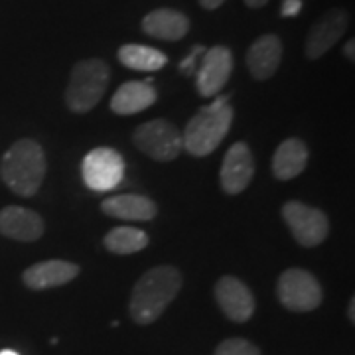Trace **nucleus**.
Returning <instances> with one entry per match:
<instances>
[{
  "instance_id": "b1692460",
  "label": "nucleus",
  "mask_w": 355,
  "mask_h": 355,
  "mask_svg": "<svg viewBox=\"0 0 355 355\" xmlns=\"http://www.w3.org/2000/svg\"><path fill=\"white\" fill-rule=\"evenodd\" d=\"M302 10V0H282V8L280 12L284 18H292Z\"/></svg>"
},
{
  "instance_id": "20e7f679",
  "label": "nucleus",
  "mask_w": 355,
  "mask_h": 355,
  "mask_svg": "<svg viewBox=\"0 0 355 355\" xmlns=\"http://www.w3.org/2000/svg\"><path fill=\"white\" fill-rule=\"evenodd\" d=\"M111 83V67L99 58L81 60L73 65L65 89V105L71 113L83 114L95 109Z\"/></svg>"
},
{
  "instance_id": "c85d7f7f",
  "label": "nucleus",
  "mask_w": 355,
  "mask_h": 355,
  "mask_svg": "<svg viewBox=\"0 0 355 355\" xmlns=\"http://www.w3.org/2000/svg\"><path fill=\"white\" fill-rule=\"evenodd\" d=\"M0 355H20V354H16L14 349H2V352H0Z\"/></svg>"
},
{
  "instance_id": "5701e85b",
  "label": "nucleus",
  "mask_w": 355,
  "mask_h": 355,
  "mask_svg": "<svg viewBox=\"0 0 355 355\" xmlns=\"http://www.w3.org/2000/svg\"><path fill=\"white\" fill-rule=\"evenodd\" d=\"M200 53H205L202 46H196L191 53L188 58H184V62L180 64V71L184 73V76H191V73H196V58L200 55Z\"/></svg>"
},
{
  "instance_id": "aec40b11",
  "label": "nucleus",
  "mask_w": 355,
  "mask_h": 355,
  "mask_svg": "<svg viewBox=\"0 0 355 355\" xmlns=\"http://www.w3.org/2000/svg\"><path fill=\"white\" fill-rule=\"evenodd\" d=\"M119 62L135 71H158L168 64V58L156 48L140 46V44H125L119 50Z\"/></svg>"
},
{
  "instance_id": "0eeeda50",
  "label": "nucleus",
  "mask_w": 355,
  "mask_h": 355,
  "mask_svg": "<svg viewBox=\"0 0 355 355\" xmlns=\"http://www.w3.org/2000/svg\"><path fill=\"white\" fill-rule=\"evenodd\" d=\"M282 219L291 229L294 241L306 249L318 247L320 243L326 241V237L330 233L328 216L322 209L310 207L302 202L284 203Z\"/></svg>"
},
{
  "instance_id": "4468645a",
  "label": "nucleus",
  "mask_w": 355,
  "mask_h": 355,
  "mask_svg": "<svg viewBox=\"0 0 355 355\" xmlns=\"http://www.w3.org/2000/svg\"><path fill=\"white\" fill-rule=\"evenodd\" d=\"M79 272L81 268L76 263L51 259V261H42V263L28 266L22 275V280L30 291H48V288H58L71 282Z\"/></svg>"
},
{
  "instance_id": "f3484780",
  "label": "nucleus",
  "mask_w": 355,
  "mask_h": 355,
  "mask_svg": "<svg viewBox=\"0 0 355 355\" xmlns=\"http://www.w3.org/2000/svg\"><path fill=\"white\" fill-rule=\"evenodd\" d=\"M142 30L146 36L164 42H178L190 30L188 16L172 8H156L142 18Z\"/></svg>"
},
{
  "instance_id": "9b49d317",
  "label": "nucleus",
  "mask_w": 355,
  "mask_h": 355,
  "mask_svg": "<svg viewBox=\"0 0 355 355\" xmlns=\"http://www.w3.org/2000/svg\"><path fill=\"white\" fill-rule=\"evenodd\" d=\"M216 300L221 312L231 320L243 324L254 314V296L249 286L237 277H221L216 282Z\"/></svg>"
},
{
  "instance_id": "dca6fc26",
  "label": "nucleus",
  "mask_w": 355,
  "mask_h": 355,
  "mask_svg": "<svg viewBox=\"0 0 355 355\" xmlns=\"http://www.w3.org/2000/svg\"><path fill=\"white\" fill-rule=\"evenodd\" d=\"M158 99L156 89L148 81H127L111 97V111L121 116L137 114L153 107Z\"/></svg>"
},
{
  "instance_id": "412c9836",
  "label": "nucleus",
  "mask_w": 355,
  "mask_h": 355,
  "mask_svg": "<svg viewBox=\"0 0 355 355\" xmlns=\"http://www.w3.org/2000/svg\"><path fill=\"white\" fill-rule=\"evenodd\" d=\"M105 249L113 254H132L146 249L148 235L137 227H114L105 235Z\"/></svg>"
},
{
  "instance_id": "7ed1b4c3",
  "label": "nucleus",
  "mask_w": 355,
  "mask_h": 355,
  "mask_svg": "<svg viewBox=\"0 0 355 355\" xmlns=\"http://www.w3.org/2000/svg\"><path fill=\"white\" fill-rule=\"evenodd\" d=\"M231 125L233 107L229 105V97H217L211 105L202 107L188 121L186 130L182 135V144L191 156L203 158L221 144V140L227 137Z\"/></svg>"
},
{
  "instance_id": "4be33fe9",
  "label": "nucleus",
  "mask_w": 355,
  "mask_h": 355,
  "mask_svg": "<svg viewBox=\"0 0 355 355\" xmlns=\"http://www.w3.org/2000/svg\"><path fill=\"white\" fill-rule=\"evenodd\" d=\"M216 355H261V352L254 343L243 338H231L217 345Z\"/></svg>"
},
{
  "instance_id": "423d86ee",
  "label": "nucleus",
  "mask_w": 355,
  "mask_h": 355,
  "mask_svg": "<svg viewBox=\"0 0 355 355\" xmlns=\"http://www.w3.org/2000/svg\"><path fill=\"white\" fill-rule=\"evenodd\" d=\"M277 296L291 312H312L322 304V288L312 272L304 268H288L279 277Z\"/></svg>"
},
{
  "instance_id": "6e6552de",
  "label": "nucleus",
  "mask_w": 355,
  "mask_h": 355,
  "mask_svg": "<svg viewBox=\"0 0 355 355\" xmlns=\"http://www.w3.org/2000/svg\"><path fill=\"white\" fill-rule=\"evenodd\" d=\"M81 176L89 190L111 191L125 178V160L114 148L99 146L83 158Z\"/></svg>"
},
{
  "instance_id": "6ab92c4d",
  "label": "nucleus",
  "mask_w": 355,
  "mask_h": 355,
  "mask_svg": "<svg viewBox=\"0 0 355 355\" xmlns=\"http://www.w3.org/2000/svg\"><path fill=\"white\" fill-rule=\"evenodd\" d=\"M308 164V148L302 140L286 139L282 140L272 156V174L277 180H292L300 176Z\"/></svg>"
},
{
  "instance_id": "cd10ccee",
  "label": "nucleus",
  "mask_w": 355,
  "mask_h": 355,
  "mask_svg": "<svg viewBox=\"0 0 355 355\" xmlns=\"http://www.w3.org/2000/svg\"><path fill=\"white\" fill-rule=\"evenodd\" d=\"M349 320H352V322H355V300L354 298L349 300Z\"/></svg>"
},
{
  "instance_id": "9d476101",
  "label": "nucleus",
  "mask_w": 355,
  "mask_h": 355,
  "mask_svg": "<svg viewBox=\"0 0 355 355\" xmlns=\"http://www.w3.org/2000/svg\"><path fill=\"white\" fill-rule=\"evenodd\" d=\"M254 176L253 153L247 142H235L225 154L219 170L221 190L229 196H237L249 188Z\"/></svg>"
},
{
  "instance_id": "f257e3e1",
  "label": "nucleus",
  "mask_w": 355,
  "mask_h": 355,
  "mask_svg": "<svg viewBox=\"0 0 355 355\" xmlns=\"http://www.w3.org/2000/svg\"><path fill=\"white\" fill-rule=\"evenodd\" d=\"M182 288V275L176 266L160 265L146 270L135 284L130 294V318L140 324H153L174 302Z\"/></svg>"
},
{
  "instance_id": "f03ea898",
  "label": "nucleus",
  "mask_w": 355,
  "mask_h": 355,
  "mask_svg": "<svg viewBox=\"0 0 355 355\" xmlns=\"http://www.w3.org/2000/svg\"><path fill=\"white\" fill-rule=\"evenodd\" d=\"M0 178L16 196H36L46 178V154L42 144L32 139L16 140L2 156Z\"/></svg>"
},
{
  "instance_id": "a211bd4d",
  "label": "nucleus",
  "mask_w": 355,
  "mask_h": 355,
  "mask_svg": "<svg viewBox=\"0 0 355 355\" xmlns=\"http://www.w3.org/2000/svg\"><path fill=\"white\" fill-rule=\"evenodd\" d=\"M103 214L125 221H153L158 214V205L139 193H121L101 203Z\"/></svg>"
},
{
  "instance_id": "2eb2a0df",
  "label": "nucleus",
  "mask_w": 355,
  "mask_h": 355,
  "mask_svg": "<svg viewBox=\"0 0 355 355\" xmlns=\"http://www.w3.org/2000/svg\"><path fill=\"white\" fill-rule=\"evenodd\" d=\"M282 60V42L275 34H265L253 42V46L247 51V69L257 81H265L272 77L279 69Z\"/></svg>"
},
{
  "instance_id": "393cba45",
  "label": "nucleus",
  "mask_w": 355,
  "mask_h": 355,
  "mask_svg": "<svg viewBox=\"0 0 355 355\" xmlns=\"http://www.w3.org/2000/svg\"><path fill=\"white\" fill-rule=\"evenodd\" d=\"M343 55H345V58H347L349 62H354V60H355V42H354V40H349V42H347V44L343 46Z\"/></svg>"
},
{
  "instance_id": "bb28decb",
  "label": "nucleus",
  "mask_w": 355,
  "mask_h": 355,
  "mask_svg": "<svg viewBox=\"0 0 355 355\" xmlns=\"http://www.w3.org/2000/svg\"><path fill=\"white\" fill-rule=\"evenodd\" d=\"M268 0H245V4L249 6V8H261V6H265Z\"/></svg>"
},
{
  "instance_id": "f8f14e48",
  "label": "nucleus",
  "mask_w": 355,
  "mask_h": 355,
  "mask_svg": "<svg viewBox=\"0 0 355 355\" xmlns=\"http://www.w3.org/2000/svg\"><path fill=\"white\" fill-rule=\"evenodd\" d=\"M349 24V16L342 8H334L326 12L316 24L312 26L306 38V55L308 60H318L340 42Z\"/></svg>"
},
{
  "instance_id": "39448f33",
  "label": "nucleus",
  "mask_w": 355,
  "mask_h": 355,
  "mask_svg": "<svg viewBox=\"0 0 355 355\" xmlns=\"http://www.w3.org/2000/svg\"><path fill=\"white\" fill-rule=\"evenodd\" d=\"M132 142L140 153L156 162H172L184 150L182 132L166 119H154L140 125L132 135Z\"/></svg>"
},
{
  "instance_id": "1a4fd4ad",
  "label": "nucleus",
  "mask_w": 355,
  "mask_h": 355,
  "mask_svg": "<svg viewBox=\"0 0 355 355\" xmlns=\"http://www.w3.org/2000/svg\"><path fill=\"white\" fill-rule=\"evenodd\" d=\"M233 71V53L225 46H214L205 50L202 65L198 69L196 87L202 97H216L225 87Z\"/></svg>"
},
{
  "instance_id": "ddd939ff",
  "label": "nucleus",
  "mask_w": 355,
  "mask_h": 355,
  "mask_svg": "<svg viewBox=\"0 0 355 355\" xmlns=\"http://www.w3.org/2000/svg\"><path fill=\"white\" fill-rule=\"evenodd\" d=\"M46 231V223L40 214L20 205H8L0 211V235L14 241L34 243Z\"/></svg>"
},
{
  "instance_id": "a878e982",
  "label": "nucleus",
  "mask_w": 355,
  "mask_h": 355,
  "mask_svg": "<svg viewBox=\"0 0 355 355\" xmlns=\"http://www.w3.org/2000/svg\"><path fill=\"white\" fill-rule=\"evenodd\" d=\"M223 2H225V0H200V4H202L205 10H216V8H219Z\"/></svg>"
}]
</instances>
